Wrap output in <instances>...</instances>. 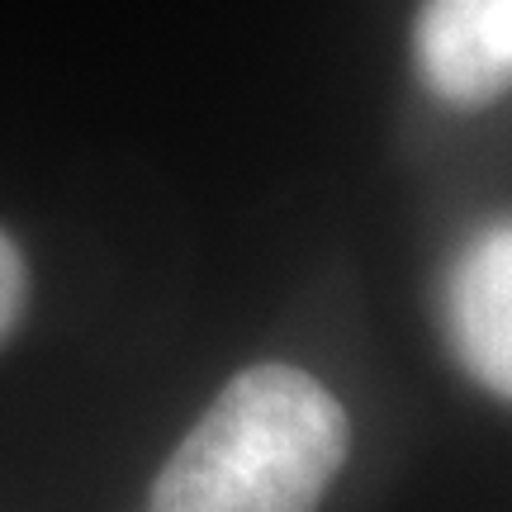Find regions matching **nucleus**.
Listing matches in <instances>:
<instances>
[{"label":"nucleus","instance_id":"obj_1","mask_svg":"<svg viewBox=\"0 0 512 512\" xmlns=\"http://www.w3.org/2000/svg\"><path fill=\"white\" fill-rule=\"evenodd\" d=\"M347 451L351 418L328 384L261 361L181 437L147 512H318Z\"/></svg>","mask_w":512,"mask_h":512},{"label":"nucleus","instance_id":"obj_2","mask_svg":"<svg viewBox=\"0 0 512 512\" xmlns=\"http://www.w3.org/2000/svg\"><path fill=\"white\" fill-rule=\"evenodd\" d=\"M413 53L437 100L494 105L512 76V0H422Z\"/></svg>","mask_w":512,"mask_h":512},{"label":"nucleus","instance_id":"obj_3","mask_svg":"<svg viewBox=\"0 0 512 512\" xmlns=\"http://www.w3.org/2000/svg\"><path fill=\"white\" fill-rule=\"evenodd\" d=\"M451 342L489 394H512V238L508 223L465 252L451 280Z\"/></svg>","mask_w":512,"mask_h":512},{"label":"nucleus","instance_id":"obj_4","mask_svg":"<svg viewBox=\"0 0 512 512\" xmlns=\"http://www.w3.org/2000/svg\"><path fill=\"white\" fill-rule=\"evenodd\" d=\"M24 304H29V266H24L15 242L0 233V342L15 332Z\"/></svg>","mask_w":512,"mask_h":512}]
</instances>
